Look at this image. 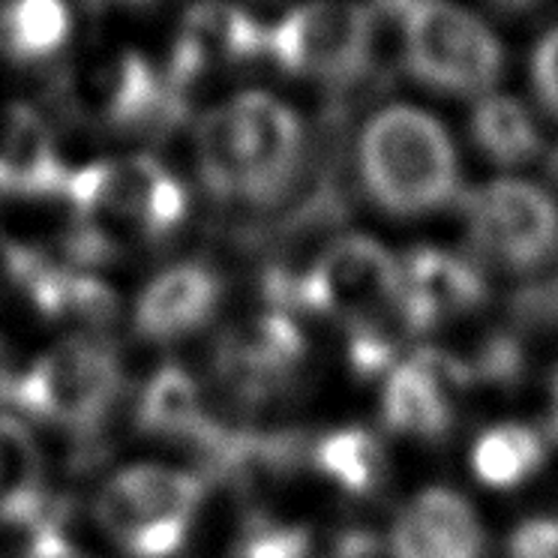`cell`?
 Masks as SVG:
<instances>
[{"label":"cell","mask_w":558,"mask_h":558,"mask_svg":"<svg viewBox=\"0 0 558 558\" xmlns=\"http://www.w3.org/2000/svg\"><path fill=\"white\" fill-rule=\"evenodd\" d=\"M193 150L210 198L231 207H267L292 190L306 154V130L286 99L243 90L202 114Z\"/></svg>","instance_id":"1"},{"label":"cell","mask_w":558,"mask_h":558,"mask_svg":"<svg viewBox=\"0 0 558 558\" xmlns=\"http://www.w3.org/2000/svg\"><path fill=\"white\" fill-rule=\"evenodd\" d=\"M61 198L75 219L70 262L82 267L166 241L190 217L186 183L150 154L90 159L70 169Z\"/></svg>","instance_id":"2"},{"label":"cell","mask_w":558,"mask_h":558,"mask_svg":"<svg viewBox=\"0 0 558 558\" xmlns=\"http://www.w3.org/2000/svg\"><path fill=\"white\" fill-rule=\"evenodd\" d=\"M357 178L388 217L421 219L460 205L462 166L448 126L429 111L393 102L357 135Z\"/></svg>","instance_id":"3"},{"label":"cell","mask_w":558,"mask_h":558,"mask_svg":"<svg viewBox=\"0 0 558 558\" xmlns=\"http://www.w3.org/2000/svg\"><path fill=\"white\" fill-rule=\"evenodd\" d=\"M267 304L328 318L345 337H409L400 310V255L357 231L328 243L301 274H277L267 282Z\"/></svg>","instance_id":"4"},{"label":"cell","mask_w":558,"mask_h":558,"mask_svg":"<svg viewBox=\"0 0 558 558\" xmlns=\"http://www.w3.org/2000/svg\"><path fill=\"white\" fill-rule=\"evenodd\" d=\"M123 393V366L109 342L70 333L3 381L7 412L54 429H97Z\"/></svg>","instance_id":"5"},{"label":"cell","mask_w":558,"mask_h":558,"mask_svg":"<svg viewBox=\"0 0 558 558\" xmlns=\"http://www.w3.org/2000/svg\"><path fill=\"white\" fill-rule=\"evenodd\" d=\"M205 505L202 477L166 462H130L94 498L102 534L126 558H178Z\"/></svg>","instance_id":"6"},{"label":"cell","mask_w":558,"mask_h":558,"mask_svg":"<svg viewBox=\"0 0 558 558\" xmlns=\"http://www.w3.org/2000/svg\"><path fill=\"white\" fill-rule=\"evenodd\" d=\"M460 217L481 267L525 277L558 255V202L520 174H501L462 193Z\"/></svg>","instance_id":"7"},{"label":"cell","mask_w":558,"mask_h":558,"mask_svg":"<svg viewBox=\"0 0 558 558\" xmlns=\"http://www.w3.org/2000/svg\"><path fill=\"white\" fill-rule=\"evenodd\" d=\"M405 66L421 85L453 97H486L501 78L496 34L448 0H424L402 19Z\"/></svg>","instance_id":"8"},{"label":"cell","mask_w":558,"mask_h":558,"mask_svg":"<svg viewBox=\"0 0 558 558\" xmlns=\"http://www.w3.org/2000/svg\"><path fill=\"white\" fill-rule=\"evenodd\" d=\"M61 97L78 121L109 133H135L181 111L166 75L133 49L90 51L61 78Z\"/></svg>","instance_id":"9"},{"label":"cell","mask_w":558,"mask_h":558,"mask_svg":"<svg viewBox=\"0 0 558 558\" xmlns=\"http://www.w3.org/2000/svg\"><path fill=\"white\" fill-rule=\"evenodd\" d=\"M373 49V13L354 0H310L267 31V58L286 73L342 85Z\"/></svg>","instance_id":"10"},{"label":"cell","mask_w":558,"mask_h":558,"mask_svg":"<svg viewBox=\"0 0 558 558\" xmlns=\"http://www.w3.org/2000/svg\"><path fill=\"white\" fill-rule=\"evenodd\" d=\"M486 304L484 267L448 246L417 243L400 255V310L409 337H426Z\"/></svg>","instance_id":"11"},{"label":"cell","mask_w":558,"mask_h":558,"mask_svg":"<svg viewBox=\"0 0 558 558\" xmlns=\"http://www.w3.org/2000/svg\"><path fill=\"white\" fill-rule=\"evenodd\" d=\"M462 390L460 369L445 349L409 352L381 381V426L390 436L438 445L457 424Z\"/></svg>","instance_id":"12"},{"label":"cell","mask_w":558,"mask_h":558,"mask_svg":"<svg viewBox=\"0 0 558 558\" xmlns=\"http://www.w3.org/2000/svg\"><path fill=\"white\" fill-rule=\"evenodd\" d=\"M10 286L25 294L34 313L75 333H94L111 325L121 313L118 292L90 267L75 262H51L25 243L15 255Z\"/></svg>","instance_id":"13"},{"label":"cell","mask_w":558,"mask_h":558,"mask_svg":"<svg viewBox=\"0 0 558 558\" xmlns=\"http://www.w3.org/2000/svg\"><path fill=\"white\" fill-rule=\"evenodd\" d=\"M267 54V31L253 15L226 0H202L183 13L181 34L171 49L166 85L183 106V90L214 66L250 63Z\"/></svg>","instance_id":"14"},{"label":"cell","mask_w":558,"mask_h":558,"mask_svg":"<svg viewBox=\"0 0 558 558\" xmlns=\"http://www.w3.org/2000/svg\"><path fill=\"white\" fill-rule=\"evenodd\" d=\"M484 520L460 489H417L388 532V558H484Z\"/></svg>","instance_id":"15"},{"label":"cell","mask_w":558,"mask_h":558,"mask_svg":"<svg viewBox=\"0 0 558 558\" xmlns=\"http://www.w3.org/2000/svg\"><path fill=\"white\" fill-rule=\"evenodd\" d=\"M222 277L205 262H178L147 279L133 304L142 340L178 342L210 325L222 304Z\"/></svg>","instance_id":"16"},{"label":"cell","mask_w":558,"mask_h":558,"mask_svg":"<svg viewBox=\"0 0 558 558\" xmlns=\"http://www.w3.org/2000/svg\"><path fill=\"white\" fill-rule=\"evenodd\" d=\"M310 354L301 316L292 310L267 304L231 330L222 345V369L241 390L267 393L282 388L304 366Z\"/></svg>","instance_id":"17"},{"label":"cell","mask_w":558,"mask_h":558,"mask_svg":"<svg viewBox=\"0 0 558 558\" xmlns=\"http://www.w3.org/2000/svg\"><path fill=\"white\" fill-rule=\"evenodd\" d=\"M70 166L46 114L31 102L0 109V198H61Z\"/></svg>","instance_id":"18"},{"label":"cell","mask_w":558,"mask_h":558,"mask_svg":"<svg viewBox=\"0 0 558 558\" xmlns=\"http://www.w3.org/2000/svg\"><path fill=\"white\" fill-rule=\"evenodd\" d=\"M553 438L529 421H496L474 436L469 448L472 477L493 493H517L544 472Z\"/></svg>","instance_id":"19"},{"label":"cell","mask_w":558,"mask_h":558,"mask_svg":"<svg viewBox=\"0 0 558 558\" xmlns=\"http://www.w3.org/2000/svg\"><path fill=\"white\" fill-rule=\"evenodd\" d=\"M135 421L147 436L171 441H217V426L207 414V400L198 378L181 364H162L147 378L138 397Z\"/></svg>","instance_id":"20"},{"label":"cell","mask_w":558,"mask_h":558,"mask_svg":"<svg viewBox=\"0 0 558 558\" xmlns=\"http://www.w3.org/2000/svg\"><path fill=\"white\" fill-rule=\"evenodd\" d=\"M46 510V453L27 421L0 412V525H39Z\"/></svg>","instance_id":"21"},{"label":"cell","mask_w":558,"mask_h":558,"mask_svg":"<svg viewBox=\"0 0 558 558\" xmlns=\"http://www.w3.org/2000/svg\"><path fill=\"white\" fill-rule=\"evenodd\" d=\"M313 469L345 498H373L388 484V448L369 426H333L313 441Z\"/></svg>","instance_id":"22"},{"label":"cell","mask_w":558,"mask_h":558,"mask_svg":"<svg viewBox=\"0 0 558 558\" xmlns=\"http://www.w3.org/2000/svg\"><path fill=\"white\" fill-rule=\"evenodd\" d=\"M472 142L493 166L520 169L544 150V135L534 114L517 97L486 94L472 111Z\"/></svg>","instance_id":"23"},{"label":"cell","mask_w":558,"mask_h":558,"mask_svg":"<svg viewBox=\"0 0 558 558\" xmlns=\"http://www.w3.org/2000/svg\"><path fill=\"white\" fill-rule=\"evenodd\" d=\"M0 27L13 61L43 63L66 46L70 10L63 0H19Z\"/></svg>","instance_id":"24"},{"label":"cell","mask_w":558,"mask_h":558,"mask_svg":"<svg viewBox=\"0 0 558 558\" xmlns=\"http://www.w3.org/2000/svg\"><path fill=\"white\" fill-rule=\"evenodd\" d=\"M241 558H316V537L298 522H262L246 534Z\"/></svg>","instance_id":"25"},{"label":"cell","mask_w":558,"mask_h":558,"mask_svg":"<svg viewBox=\"0 0 558 558\" xmlns=\"http://www.w3.org/2000/svg\"><path fill=\"white\" fill-rule=\"evenodd\" d=\"M505 558H558V513L522 517L505 537Z\"/></svg>","instance_id":"26"},{"label":"cell","mask_w":558,"mask_h":558,"mask_svg":"<svg viewBox=\"0 0 558 558\" xmlns=\"http://www.w3.org/2000/svg\"><path fill=\"white\" fill-rule=\"evenodd\" d=\"M532 82L541 106L558 118V27H553L534 51Z\"/></svg>","instance_id":"27"},{"label":"cell","mask_w":558,"mask_h":558,"mask_svg":"<svg viewBox=\"0 0 558 558\" xmlns=\"http://www.w3.org/2000/svg\"><path fill=\"white\" fill-rule=\"evenodd\" d=\"M25 558H97L87 553L85 546L66 537L61 525L54 522H39L31 532V544H27Z\"/></svg>","instance_id":"28"},{"label":"cell","mask_w":558,"mask_h":558,"mask_svg":"<svg viewBox=\"0 0 558 558\" xmlns=\"http://www.w3.org/2000/svg\"><path fill=\"white\" fill-rule=\"evenodd\" d=\"M19 246H22V243L13 241L7 231L0 229V282H10V279H13V265L15 255H19Z\"/></svg>","instance_id":"29"},{"label":"cell","mask_w":558,"mask_h":558,"mask_svg":"<svg viewBox=\"0 0 558 558\" xmlns=\"http://www.w3.org/2000/svg\"><path fill=\"white\" fill-rule=\"evenodd\" d=\"M546 433L553 438V445H558V364L549 378V414H546Z\"/></svg>","instance_id":"30"},{"label":"cell","mask_w":558,"mask_h":558,"mask_svg":"<svg viewBox=\"0 0 558 558\" xmlns=\"http://www.w3.org/2000/svg\"><path fill=\"white\" fill-rule=\"evenodd\" d=\"M97 3H111V7H126V10H147L159 0H97Z\"/></svg>","instance_id":"31"},{"label":"cell","mask_w":558,"mask_h":558,"mask_svg":"<svg viewBox=\"0 0 558 558\" xmlns=\"http://www.w3.org/2000/svg\"><path fill=\"white\" fill-rule=\"evenodd\" d=\"M496 7H501V10H529L532 3H537V0H493Z\"/></svg>","instance_id":"32"},{"label":"cell","mask_w":558,"mask_h":558,"mask_svg":"<svg viewBox=\"0 0 558 558\" xmlns=\"http://www.w3.org/2000/svg\"><path fill=\"white\" fill-rule=\"evenodd\" d=\"M19 3V0H0V22L7 19V15L13 13V7Z\"/></svg>","instance_id":"33"}]
</instances>
